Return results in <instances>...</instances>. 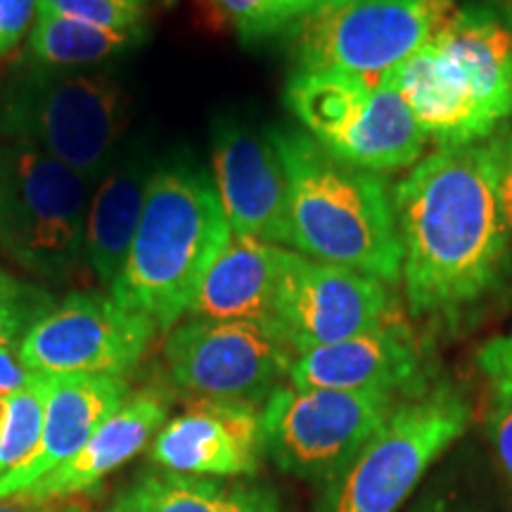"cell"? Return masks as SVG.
Wrapping results in <instances>:
<instances>
[{
    "label": "cell",
    "mask_w": 512,
    "mask_h": 512,
    "mask_svg": "<svg viewBox=\"0 0 512 512\" xmlns=\"http://www.w3.org/2000/svg\"><path fill=\"white\" fill-rule=\"evenodd\" d=\"M408 313L456 330L512 273L494 143L439 147L394 185Z\"/></svg>",
    "instance_id": "1"
},
{
    "label": "cell",
    "mask_w": 512,
    "mask_h": 512,
    "mask_svg": "<svg viewBox=\"0 0 512 512\" xmlns=\"http://www.w3.org/2000/svg\"><path fill=\"white\" fill-rule=\"evenodd\" d=\"M268 133L287 174L294 252L399 285L403 252L384 176L339 162L299 128Z\"/></svg>",
    "instance_id": "2"
},
{
    "label": "cell",
    "mask_w": 512,
    "mask_h": 512,
    "mask_svg": "<svg viewBox=\"0 0 512 512\" xmlns=\"http://www.w3.org/2000/svg\"><path fill=\"white\" fill-rule=\"evenodd\" d=\"M233 230L214 178L190 164L159 166L112 297L169 332L190 313L204 275Z\"/></svg>",
    "instance_id": "3"
},
{
    "label": "cell",
    "mask_w": 512,
    "mask_h": 512,
    "mask_svg": "<svg viewBox=\"0 0 512 512\" xmlns=\"http://www.w3.org/2000/svg\"><path fill=\"white\" fill-rule=\"evenodd\" d=\"M131 98L105 72L24 62L0 86V136L98 183L128 128Z\"/></svg>",
    "instance_id": "4"
},
{
    "label": "cell",
    "mask_w": 512,
    "mask_h": 512,
    "mask_svg": "<svg viewBox=\"0 0 512 512\" xmlns=\"http://www.w3.org/2000/svg\"><path fill=\"white\" fill-rule=\"evenodd\" d=\"M285 102L325 152L373 174L413 169L430 143L384 76L297 72Z\"/></svg>",
    "instance_id": "5"
},
{
    "label": "cell",
    "mask_w": 512,
    "mask_h": 512,
    "mask_svg": "<svg viewBox=\"0 0 512 512\" xmlns=\"http://www.w3.org/2000/svg\"><path fill=\"white\" fill-rule=\"evenodd\" d=\"M470 415V403L448 382L403 399L325 484L318 512H399L434 460L463 437Z\"/></svg>",
    "instance_id": "6"
},
{
    "label": "cell",
    "mask_w": 512,
    "mask_h": 512,
    "mask_svg": "<svg viewBox=\"0 0 512 512\" xmlns=\"http://www.w3.org/2000/svg\"><path fill=\"white\" fill-rule=\"evenodd\" d=\"M93 183L36 147L12 140L0 145L3 254L46 280L79 271Z\"/></svg>",
    "instance_id": "7"
},
{
    "label": "cell",
    "mask_w": 512,
    "mask_h": 512,
    "mask_svg": "<svg viewBox=\"0 0 512 512\" xmlns=\"http://www.w3.org/2000/svg\"><path fill=\"white\" fill-rule=\"evenodd\" d=\"M456 8V0H323L290 29V50L299 72L382 76Z\"/></svg>",
    "instance_id": "8"
},
{
    "label": "cell",
    "mask_w": 512,
    "mask_h": 512,
    "mask_svg": "<svg viewBox=\"0 0 512 512\" xmlns=\"http://www.w3.org/2000/svg\"><path fill=\"white\" fill-rule=\"evenodd\" d=\"M403 399L280 384L261 408L264 453L287 475L328 484Z\"/></svg>",
    "instance_id": "9"
},
{
    "label": "cell",
    "mask_w": 512,
    "mask_h": 512,
    "mask_svg": "<svg viewBox=\"0 0 512 512\" xmlns=\"http://www.w3.org/2000/svg\"><path fill=\"white\" fill-rule=\"evenodd\" d=\"M164 358L171 380L197 399L266 403L294 351L273 323L192 318L169 330Z\"/></svg>",
    "instance_id": "10"
},
{
    "label": "cell",
    "mask_w": 512,
    "mask_h": 512,
    "mask_svg": "<svg viewBox=\"0 0 512 512\" xmlns=\"http://www.w3.org/2000/svg\"><path fill=\"white\" fill-rule=\"evenodd\" d=\"M155 325L98 292H74L53 304L19 342L27 373L124 377L138 366Z\"/></svg>",
    "instance_id": "11"
},
{
    "label": "cell",
    "mask_w": 512,
    "mask_h": 512,
    "mask_svg": "<svg viewBox=\"0 0 512 512\" xmlns=\"http://www.w3.org/2000/svg\"><path fill=\"white\" fill-rule=\"evenodd\" d=\"M389 318L392 292L380 280L283 249L273 325L294 356L344 342Z\"/></svg>",
    "instance_id": "12"
},
{
    "label": "cell",
    "mask_w": 512,
    "mask_h": 512,
    "mask_svg": "<svg viewBox=\"0 0 512 512\" xmlns=\"http://www.w3.org/2000/svg\"><path fill=\"white\" fill-rule=\"evenodd\" d=\"M290 384L337 392H377L411 399L432 387L430 356L399 318L344 342L294 356Z\"/></svg>",
    "instance_id": "13"
},
{
    "label": "cell",
    "mask_w": 512,
    "mask_h": 512,
    "mask_svg": "<svg viewBox=\"0 0 512 512\" xmlns=\"http://www.w3.org/2000/svg\"><path fill=\"white\" fill-rule=\"evenodd\" d=\"M214 185L233 235L290 245V195L271 133L233 119L214 126Z\"/></svg>",
    "instance_id": "14"
},
{
    "label": "cell",
    "mask_w": 512,
    "mask_h": 512,
    "mask_svg": "<svg viewBox=\"0 0 512 512\" xmlns=\"http://www.w3.org/2000/svg\"><path fill=\"white\" fill-rule=\"evenodd\" d=\"M264 453L261 411L252 403L197 399L157 434L152 460L190 477L252 475Z\"/></svg>",
    "instance_id": "15"
},
{
    "label": "cell",
    "mask_w": 512,
    "mask_h": 512,
    "mask_svg": "<svg viewBox=\"0 0 512 512\" xmlns=\"http://www.w3.org/2000/svg\"><path fill=\"white\" fill-rule=\"evenodd\" d=\"M382 76L406 102L427 140L439 147L486 143L501 128L467 74L432 38Z\"/></svg>",
    "instance_id": "16"
},
{
    "label": "cell",
    "mask_w": 512,
    "mask_h": 512,
    "mask_svg": "<svg viewBox=\"0 0 512 512\" xmlns=\"http://www.w3.org/2000/svg\"><path fill=\"white\" fill-rule=\"evenodd\" d=\"M126 399L124 377H50L41 441L27 463L0 477V498L22 494L36 479L67 463Z\"/></svg>",
    "instance_id": "17"
},
{
    "label": "cell",
    "mask_w": 512,
    "mask_h": 512,
    "mask_svg": "<svg viewBox=\"0 0 512 512\" xmlns=\"http://www.w3.org/2000/svg\"><path fill=\"white\" fill-rule=\"evenodd\" d=\"M164 420L166 406L155 394L126 399L81 446L79 453H74L53 472L36 479L17 496L27 501H62L67 496L93 489L102 477L138 456L152 434L164 425Z\"/></svg>",
    "instance_id": "18"
},
{
    "label": "cell",
    "mask_w": 512,
    "mask_h": 512,
    "mask_svg": "<svg viewBox=\"0 0 512 512\" xmlns=\"http://www.w3.org/2000/svg\"><path fill=\"white\" fill-rule=\"evenodd\" d=\"M432 41L467 74L498 126L512 119V12L463 5Z\"/></svg>",
    "instance_id": "19"
},
{
    "label": "cell",
    "mask_w": 512,
    "mask_h": 512,
    "mask_svg": "<svg viewBox=\"0 0 512 512\" xmlns=\"http://www.w3.org/2000/svg\"><path fill=\"white\" fill-rule=\"evenodd\" d=\"M283 247L230 235L204 275L190 313L209 320L273 323Z\"/></svg>",
    "instance_id": "20"
},
{
    "label": "cell",
    "mask_w": 512,
    "mask_h": 512,
    "mask_svg": "<svg viewBox=\"0 0 512 512\" xmlns=\"http://www.w3.org/2000/svg\"><path fill=\"white\" fill-rule=\"evenodd\" d=\"M155 171L147 157L128 155L100 178L88 204L83 259L110 290L124 271Z\"/></svg>",
    "instance_id": "21"
},
{
    "label": "cell",
    "mask_w": 512,
    "mask_h": 512,
    "mask_svg": "<svg viewBox=\"0 0 512 512\" xmlns=\"http://www.w3.org/2000/svg\"><path fill=\"white\" fill-rule=\"evenodd\" d=\"M117 508L124 512H280L273 494L259 486H226L176 472L140 477L119 498Z\"/></svg>",
    "instance_id": "22"
},
{
    "label": "cell",
    "mask_w": 512,
    "mask_h": 512,
    "mask_svg": "<svg viewBox=\"0 0 512 512\" xmlns=\"http://www.w3.org/2000/svg\"><path fill=\"white\" fill-rule=\"evenodd\" d=\"M145 41V29H102L79 19L38 10L29 31L27 60L55 69H83L126 53Z\"/></svg>",
    "instance_id": "23"
},
{
    "label": "cell",
    "mask_w": 512,
    "mask_h": 512,
    "mask_svg": "<svg viewBox=\"0 0 512 512\" xmlns=\"http://www.w3.org/2000/svg\"><path fill=\"white\" fill-rule=\"evenodd\" d=\"M48 375L31 373L19 392L5 399V422L0 437V477L17 470L34 456L43 432L48 399Z\"/></svg>",
    "instance_id": "24"
},
{
    "label": "cell",
    "mask_w": 512,
    "mask_h": 512,
    "mask_svg": "<svg viewBox=\"0 0 512 512\" xmlns=\"http://www.w3.org/2000/svg\"><path fill=\"white\" fill-rule=\"evenodd\" d=\"M230 19L242 43L266 41L292 29L323 0H214Z\"/></svg>",
    "instance_id": "25"
},
{
    "label": "cell",
    "mask_w": 512,
    "mask_h": 512,
    "mask_svg": "<svg viewBox=\"0 0 512 512\" xmlns=\"http://www.w3.org/2000/svg\"><path fill=\"white\" fill-rule=\"evenodd\" d=\"M53 304V297L38 285L0 271V347H15Z\"/></svg>",
    "instance_id": "26"
},
{
    "label": "cell",
    "mask_w": 512,
    "mask_h": 512,
    "mask_svg": "<svg viewBox=\"0 0 512 512\" xmlns=\"http://www.w3.org/2000/svg\"><path fill=\"white\" fill-rule=\"evenodd\" d=\"M150 0H41L38 10L72 17L102 29H145L143 19Z\"/></svg>",
    "instance_id": "27"
},
{
    "label": "cell",
    "mask_w": 512,
    "mask_h": 512,
    "mask_svg": "<svg viewBox=\"0 0 512 512\" xmlns=\"http://www.w3.org/2000/svg\"><path fill=\"white\" fill-rule=\"evenodd\" d=\"M477 368L489 380L496 399L512 396V328L503 335L491 337L477 351Z\"/></svg>",
    "instance_id": "28"
},
{
    "label": "cell",
    "mask_w": 512,
    "mask_h": 512,
    "mask_svg": "<svg viewBox=\"0 0 512 512\" xmlns=\"http://www.w3.org/2000/svg\"><path fill=\"white\" fill-rule=\"evenodd\" d=\"M41 0H0V60L34 27Z\"/></svg>",
    "instance_id": "29"
},
{
    "label": "cell",
    "mask_w": 512,
    "mask_h": 512,
    "mask_svg": "<svg viewBox=\"0 0 512 512\" xmlns=\"http://www.w3.org/2000/svg\"><path fill=\"white\" fill-rule=\"evenodd\" d=\"M486 432H489L491 446H494L496 463L512 484V396L510 399H496L489 420H486Z\"/></svg>",
    "instance_id": "30"
},
{
    "label": "cell",
    "mask_w": 512,
    "mask_h": 512,
    "mask_svg": "<svg viewBox=\"0 0 512 512\" xmlns=\"http://www.w3.org/2000/svg\"><path fill=\"white\" fill-rule=\"evenodd\" d=\"M494 143L496 155V178H498V197H501V207L505 223H508V233L512 242V131L501 138L491 140Z\"/></svg>",
    "instance_id": "31"
},
{
    "label": "cell",
    "mask_w": 512,
    "mask_h": 512,
    "mask_svg": "<svg viewBox=\"0 0 512 512\" xmlns=\"http://www.w3.org/2000/svg\"><path fill=\"white\" fill-rule=\"evenodd\" d=\"M27 368L19 361V351L15 347H0V401L8 399L29 380Z\"/></svg>",
    "instance_id": "32"
},
{
    "label": "cell",
    "mask_w": 512,
    "mask_h": 512,
    "mask_svg": "<svg viewBox=\"0 0 512 512\" xmlns=\"http://www.w3.org/2000/svg\"><path fill=\"white\" fill-rule=\"evenodd\" d=\"M0 512H83L79 505L60 501H27V498H0Z\"/></svg>",
    "instance_id": "33"
},
{
    "label": "cell",
    "mask_w": 512,
    "mask_h": 512,
    "mask_svg": "<svg viewBox=\"0 0 512 512\" xmlns=\"http://www.w3.org/2000/svg\"><path fill=\"white\" fill-rule=\"evenodd\" d=\"M408 512H475V510L467 508L465 503H460L456 496L427 494L425 498H420V501L415 503Z\"/></svg>",
    "instance_id": "34"
},
{
    "label": "cell",
    "mask_w": 512,
    "mask_h": 512,
    "mask_svg": "<svg viewBox=\"0 0 512 512\" xmlns=\"http://www.w3.org/2000/svg\"><path fill=\"white\" fill-rule=\"evenodd\" d=\"M496 3H501L505 10H508V12H512V0H496Z\"/></svg>",
    "instance_id": "35"
},
{
    "label": "cell",
    "mask_w": 512,
    "mask_h": 512,
    "mask_svg": "<svg viewBox=\"0 0 512 512\" xmlns=\"http://www.w3.org/2000/svg\"><path fill=\"white\" fill-rule=\"evenodd\" d=\"M112 512H124V510H119V508H117V510H112Z\"/></svg>",
    "instance_id": "36"
}]
</instances>
